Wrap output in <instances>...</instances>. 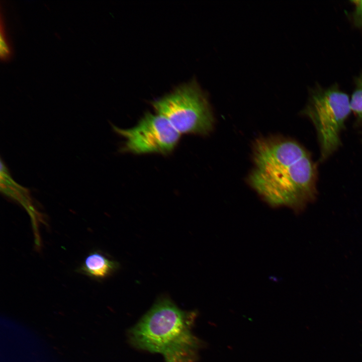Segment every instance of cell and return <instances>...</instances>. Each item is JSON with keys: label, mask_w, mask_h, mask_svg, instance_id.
I'll list each match as a JSON object with an SVG mask.
<instances>
[{"label": "cell", "mask_w": 362, "mask_h": 362, "mask_svg": "<svg viewBox=\"0 0 362 362\" xmlns=\"http://www.w3.org/2000/svg\"><path fill=\"white\" fill-rule=\"evenodd\" d=\"M249 186L267 204L299 211L317 194V168L298 142L280 136L257 139L252 148Z\"/></svg>", "instance_id": "6da1fadb"}, {"label": "cell", "mask_w": 362, "mask_h": 362, "mask_svg": "<svg viewBox=\"0 0 362 362\" xmlns=\"http://www.w3.org/2000/svg\"><path fill=\"white\" fill-rule=\"evenodd\" d=\"M196 317L162 298L130 330L129 339L136 348L161 354L165 362H196L201 342L192 332Z\"/></svg>", "instance_id": "7a4b0ae2"}, {"label": "cell", "mask_w": 362, "mask_h": 362, "mask_svg": "<svg viewBox=\"0 0 362 362\" xmlns=\"http://www.w3.org/2000/svg\"><path fill=\"white\" fill-rule=\"evenodd\" d=\"M351 113L350 98L337 84L317 86L310 93L302 113L309 118L316 129L321 161L341 145L340 134Z\"/></svg>", "instance_id": "3957f363"}, {"label": "cell", "mask_w": 362, "mask_h": 362, "mask_svg": "<svg viewBox=\"0 0 362 362\" xmlns=\"http://www.w3.org/2000/svg\"><path fill=\"white\" fill-rule=\"evenodd\" d=\"M152 105L180 134L206 135L213 129L214 116L208 97L195 81L179 86Z\"/></svg>", "instance_id": "277c9868"}, {"label": "cell", "mask_w": 362, "mask_h": 362, "mask_svg": "<svg viewBox=\"0 0 362 362\" xmlns=\"http://www.w3.org/2000/svg\"><path fill=\"white\" fill-rule=\"evenodd\" d=\"M125 140L123 150L142 154H167L176 146L180 134L163 116L146 113L137 124L129 129L114 128Z\"/></svg>", "instance_id": "5b68a950"}, {"label": "cell", "mask_w": 362, "mask_h": 362, "mask_svg": "<svg viewBox=\"0 0 362 362\" xmlns=\"http://www.w3.org/2000/svg\"><path fill=\"white\" fill-rule=\"evenodd\" d=\"M118 266L117 262L96 251L90 253L85 258L78 270L92 279L98 280L111 276Z\"/></svg>", "instance_id": "8992f818"}, {"label": "cell", "mask_w": 362, "mask_h": 362, "mask_svg": "<svg viewBox=\"0 0 362 362\" xmlns=\"http://www.w3.org/2000/svg\"><path fill=\"white\" fill-rule=\"evenodd\" d=\"M351 112L362 125V73L355 80V86L350 97Z\"/></svg>", "instance_id": "52a82bcc"}, {"label": "cell", "mask_w": 362, "mask_h": 362, "mask_svg": "<svg viewBox=\"0 0 362 362\" xmlns=\"http://www.w3.org/2000/svg\"><path fill=\"white\" fill-rule=\"evenodd\" d=\"M5 29L1 25V57L2 60H8L11 55V49L8 44Z\"/></svg>", "instance_id": "ba28073f"}, {"label": "cell", "mask_w": 362, "mask_h": 362, "mask_svg": "<svg viewBox=\"0 0 362 362\" xmlns=\"http://www.w3.org/2000/svg\"><path fill=\"white\" fill-rule=\"evenodd\" d=\"M354 5L353 18L355 24L362 28V0L352 1Z\"/></svg>", "instance_id": "9c48e42d"}]
</instances>
